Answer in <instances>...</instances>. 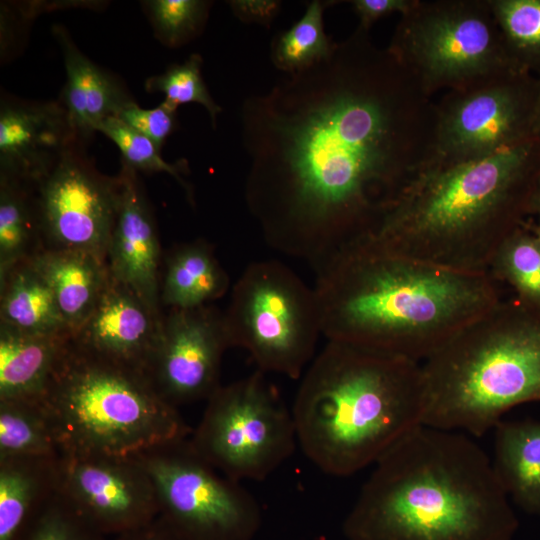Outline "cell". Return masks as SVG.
<instances>
[{"mask_svg":"<svg viewBox=\"0 0 540 540\" xmlns=\"http://www.w3.org/2000/svg\"><path fill=\"white\" fill-rule=\"evenodd\" d=\"M189 442L217 471L239 482L264 480L298 445L292 409L259 370L214 392Z\"/></svg>","mask_w":540,"mask_h":540,"instance_id":"obj_9","label":"cell"},{"mask_svg":"<svg viewBox=\"0 0 540 540\" xmlns=\"http://www.w3.org/2000/svg\"><path fill=\"white\" fill-rule=\"evenodd\" d=\"M529 207H531L537 214L538 223L536 226L540 227V173L535 180Z\"/></svg>","mask_w":540,"mask_h":540,"instance_id":"obj_39","label":"cell"},{"mask_svg":"<svg viewBox=\"0 0 540 540\" xmlns=\"http://www.w3.org/2000/svg\"><path fill=\"white\" fill-rule=\"evenodd\" d=\"M291 409L305 456L325 474L353 475L423 425L421 363L327 341Z\"/></svg>","mask_w":540,"mask_h":540,"instance_id":"obj_5","label":"cell"},{"mask_svg":"<svg viewBox=\"0 0 540 540\" xmlns=\"http://www.w3.org/2000/svg\"><path fill=\"white\" fill-rule=\"evenodd\" d=\"M78 143L61 101L2 100L0 176L34 186Z\"/></svg>","mask_w":540,"mask_h":540,"instance_id":"obj_17","label":"cell"},{"mask_svg":"<svg viewBox=\"0 0 540 540\" xmlns=\"http://www.w3.org/2000/svg\"><path fill=\"white\" fill-rule=\"evenodd\" d=\"M229 5L241 21L258 23L269 27L280 10L281 2L272 0H235L230 1Z\"/></svg>","mask_w":540,"mask_h":540,"instance_id":"obj_37","label":"cell"},{"mask_svg":"<svg viewBox=\"0 0 540 540\" xmlns=\"http://www.w3.org/2000/svg\"><path fill=\"white\" fill-rule=\"evenodd\" d=\"M423 425L483 436L540 401V313L502 298L421 362Z\"/></svg>","mask_w":540,"mask_h":540,"instance_id":"obj_6","label":"cell"},{"mask_svg":"<svg viewBox=\"0 0 540 540\" xmlns=\"http://www.w3.org/2000/svg\"><path fill=\"white\" fill-rule=\"evenodd\" d=\"M492 465L510 500L540 517V420L500 421Z\"/></svg>","mask_w":540,"mask_h":540,"instance_id":"obj_24","label":"cell"},{"mask_svg":"<svg viewBox=\"0 0 540 540\" xmlns=\"http://www.w3.org/2000/svg\"><path fill=\"white\" fill-rule=\"evenodd\" d=\"M60 458L0 460V540H19L58 492Z\"/></svg>","mask_w":540,"mask_h":540,"instance_id":"obj_23","label":"cell"},{"mask_svg":"<svg viewBox=\"0 0 540 540\" xmlns=\"http://www.w3.org/2000/svg\"><path fill=\"white\" fill-rule=\"evenodd\" d=\"M119 204L106 263L112 278L133 291L154 313L160 302L161 248L151 207L137 171L122 164Z\"/></svg>","mask_w":540,"mask_h":540,"instance_id":"obj_16","label":"cell"},{"mask_svg":"<svg viewBox=\"0 0 540 540\" xmlns=\"http://www.w3.org/2000/svg\"><path fill=\"white\" fill-rule=\"evenodd\" d=\"M532 229L534 230V232H535V233L539 236V238H540V227L534 226Z\"/></svg>","mask_w":540,"mask_h":540,"instance_id":"obj_41","label":"cell"},{"mask_svg":"<svg viewBox=\"0 0 540 540\" xmlns=\"http://www.w3.org/2000/svg\"><path fill=\"white\" fill-rule=\"evenodd\" d=\"M201 64L200 55L192 54L183 63L173 64L164 73L149 77L145 81V89L150 93H163V102L175 110L186 103L204 106L215 127L217 114L222 109L209 94L201 74Z\"/></svg>","mask_w":540,"mask_h":540,"instance_id":"obj_32","label":"cell"},{"mask_svg":"<svg viewBox=\"0 0 540 540\" xmlns=\"http://www.w3.org/2000/svg\"><path fill=\"white\" fill-rule=\"evenodd\" d=\"M352 5L360 18V28L366 31L379 18L395 12L405 15L417 3L411 0H355Z\"/></svg>","mask_w":540,"mask_h":540,"instance_id":"obj_36","label":"cell"},{"mask_svg":"<svg viewBox=\"0 0 540 540\" xmlns=\"http://www.w3.org/2000/svg\"><path fill=\"white\" fill-rule=\"evenodd\" d=\"M116 116L130 128L150 139L160 150L177 124L176 110L165 102L152 109H143L131 100Z\"/></svg>","mask_w":540,"mask_h":540,"instance_id":"obj_35","label":"cell"},{"mask_svg":"<svg viewBox=\"0 0 540 540\" xmlns=\"http://www.w3.org/2000/svg\"><path fill=\"white\" fill-rule=\"evenodd\" d=\"M404 68L359 28L244 101V196L270 247L315 269L375 229L414 166Z\"/></svg>","mask_w":540,"mask_h":540,"instance_id":"obj_1","label":"cell"},{"mask_svg":"<svg viewBox=\"0 0 540 540\" xmlns=\"http://www.w3.org/2000/svg\"><path fill=\"white\" fill-rule=\"evenodd\" d=\"M325 4L319 0L310 2L304 15L288 30L276 35L271 45V60L275 67L286 74L304 70L332 51L324 31L323 11Z\"/></svg>","mask_w":540,"mask_h":540,"instance_id":"obj_29","label":"cell"},{"mask_svg":"<svg viewBox=\"0 0 540 540\" xmlns=\"http://www.w3.org/2000/svg\"><path fill=\"white\" fill-rule=\"evenodd\" d=\"M119 540H183L161 518L149 525L120 536Z\"/></svg>","mask_w":540,"mask_h":540,"instance_id":"obj_38","label":"cell"},{"mask_svg":"<svg viewBox=\"0 0 540 540\" xmlns=\"http://www.w3.org/2000/svg\"><path fill=\"white\" fill-rule=\"evenodd\" d=\"M147 7L156 36L164 45L180 46L203 26L210 2L199 0H151Z\"/></svg>","mask_w":540,"mask_h":540,"instance_id":"obj_33","label":"cell"},{"mask_svg":"<svg viewBox=\"0 0 540 540\" xmlns=\"http://www.w3.org/2000/svg\"><path fill=\"white\" fill-rule=\"evenodd\" d=\"M488 4L515 68L540 66V0H493Z\"/></svg>","mask_w":540,"mask_h":540,"instance_id":"obj_30","label":"cell"},{"mask_svg":"<svg viewBox=\"0 0 540 540\" xmlns=\"http://www.w3.org/2000/svg\"><path fill=\"white\" fill-rule=\"evenodd\" d=\"M162 317L110 275L96 306L72 333V341L90 353L145 373Z\"/></svg>","mask_w":540,"mask_h":540,"instance_id":"obj_18","label":"cell"},{"mask_svg":"<svg viewBox=\"0 0 540 540\" xmlns=\"http://www.w3.org/2000/svg\"><path fill=\"white\" fill-rule=\"evenodd\" d=\"M119 148L123 163L135 171L164 172L174 177L192 199V187L184 179L187 174V163L179 161L169 163L160 154V149L147 137L136 132L117 116H110L97 127Z\"/></svg>","mask_w":540,"mask_h":540,"instance_id":"obj_31","label":"cell"},{"mask_svg":"<svg viewBox=\"0 0 540 540\" xmlns=\"http://www.w3.org/2000/svg\"><path fill=\"white\" fill-rule=\"evenodd\" d=\"M510 501L469 435L420 425L374 464L342 531L347 540H512Z\"/></svg>","mask_w":540,"mask_h":540,"instance_id":"obj_3","label":"cell"},{"mask_svg":"<svg viewBox=\"0 0 540 540\" xmlns=\"http://www.w3.org/2000/svg\"><path fill=\"white\" fill-rule=\"evenodd\" d=\"M135 457L153 481L158 517L183 540H253L260 530L256 498L204 460L189 438Z\"/></svg>","mask_w":540,"mask_h":540,"instance_id":"obj_10","label":"cell"},{"mask_svg":"<svg viewBox=\"0 0 540 540\" xmlns=\"http://www.w3.org/2000/svg\"><path fill=\"white\" fill-rule=\"evenodd\" d=\"M488 272L508 285L518 303L540 313V238L520 226L500 246Z\"/></svg>","mask_w":540,"mask_h":540,"instance_id":"obj_28","label":"cell"},{"mask_svg":"<svg viewBox=\"0 0 540 540\" xmlns=\"http://www.w3.org/2000/svg\"><path fill=\"white\" fill-rule=\"evenodd\" d=\"M53 32L62 50L67 79L60 101L76 138L84 144L103 120L116 116L132 99L114 77L78 49L62 26H54Z\"/></svg>","mask_w":540,"mask_h":540,"instance_id":"obj_19","label":"cell"},{"mask_svg":"<svg viewBox=\"0 0 540 540\" xmlns=\"http://www.w3.org/2000/svg\"><path fill=\"white\" fill-rule=\"evenodd\" d=\"M230 278L203 239L175 246L167 254L160 278L161 306L191 309L211 305L229 290Z\"/></svg>","mask_w":540,"mask_h":540,"instance_id":"obj_22","label":"cell"},{"mask_svg":"<svg viewBox=\"0 0 540 540\" xmlns=\"http://www.w3.org/2000/svg\"><path fill=\"white\" fill-rule=\"evenodd\" d=\"M533 150L531 139L479 159L421 160L367 236L413 259L488 272L500 246L521 226L522 209L530 206Z\"/></svg>","mask_w":540,"mask_h":540,"instance_id":"obj_4","label":"cell"},{"mask_svg":"<svg viewBox=\"0 0 540 540\" xmlns=\"http://www.w3.org/2000/svg\"><path fill=\"white\" fill-rule=\"evenodd\" d=\"M0 324L30 335L72 333L31 261L17 265L0 280Z\"/></svg>","mask_w":540,"mask_h":540,"instance_id":"obj_25","label":"cell"},{"mask_svg":"<svg viewBox=\"0 0 540 540\" xmlns=\"http://www.w3.org/2000/svg\"><path fill=\"white\" fill-rule=\"evenodd\" d=\"M43 248L33 186L0 176V280Z\"/></svg>","mask_w":540,"mask_h":540,"instance_id":"obj_26","label":"cell"},{"mask_svg":"<svg viewBox=\"0 0 540 540\" xmlns=\"http://www.w3.org/2000/svg\"><path fill=\"white\" fill-rule=\"evenodd\" d=\"M228 348L224 311L212 304L168 309L145 374L156 392L177 408L207 401L222 385L221 363Z\"/></svg>","mask_w":540,"mask_h":540,"instance_id":"obj_13","label":"cell"},{"mask_svg":"<svg viewBox=\"0 0 540 540\" xmlns=\"http://www.w3.org/2000/svg\"><path fill=\"white\" fill-rule=\"evenodd\" d=\"M61 456L52 420L40 399L0 400V460Z\"/></svg>","mask_w":540,"mask_h":540,"instance_id":"obj_27","label":"cell"},{"mask_svg":"<svg viewBox=\"0 0 540 540\" xmlns=\"http://www.w3.org/2000/svg\"><path fill=\"white\" fill-rule=\"evenodd\" d=\"M533 125L536 132H540V86L536 93L533 105Z\"/></svg>","mask_w":540,"mask_h":540,"instance_id":"obj_40","label":"cell"},{"mask_svg":"<svg viewBox=\"0 0 540 540\" xmlns=\"http://www.w3.org/2000/svg\"><path fill=\"white\" fill-rule=\"evenodd\" d=\"M58 490L104 536L126 535L159 516L153 481L136 457L61 456Z\"/></svg>","mask_w":540,"mask_h":540,"instance_id":"obj_14","label":"cell"},{"mask_svg":"<svg viewBox=\"0 0 540 540\" xmlns=\"http://www.w3.org/2000/svg\"><path fill=\"white\" fill-rule=\"evenodd\" d=\"M71 336L30 335L0 324V400L40 399Z\"/></svg>","mask_w":540,"mask_h":540,"instance_id":"obj_21","label":"cell"},{"mask_svg":"<svg viewBox=\"0 0 540 540\" xmlns=\"http://www.w3.org/2000/svg\"><path fill=\"white\" fill-rule=\"evenodd\" d=\"M40 400L62 456L135 457L192 432L144 372L88 352L72 336Z\"/></svg>","mask_w":540,"mask_h":540,"instance_id":"obj_7","label":"cell"},{"mask_svg":"<svg viewBox=\"0 0 540 540\" xmlns=\"http://www.w3.org/2000/svg\"><path fill=\"white\" fill-rule=\"evenodd\" d=\"M322 334L421 363L502 298L489 272L427 263L362 237L314 269Z\"/></svg>","mask_w":540,"mask_h":540,"instance_id":"obj_2","label":"cell"},{"mask_svg":"<svg viewBox=\"0 0 540 540\" xmlns=\"http://www.w3.org/2000/svg\"><path fill=\"white\" fill-rule=\"evenodd\" d=\"M405 18L390 51L429 87L515 68L488 2L417 4Z\"/></svg>","mask_w":540,"mask_h":540,"instance_id":"obj_11","label":"cell"},{"mask_svg":"<svg viewBox=\"0 0 540 540\" xmlns=\"http://www.w3.org/2000/svg\"><path fill=\"white\" fill-rule=\"evenodd\" d=\"M19 540H104L58 492L33 518Z\"/></svg>","mask_w":540,"mask_h":540,"instance_id":"obj_34","label":"cell"},{"mask_svg":"<svg viewBox=\"0 0 540 540\" xmlns=\"http://www.w3.org/2000/svg\"><path fill=\"white\" fill-rule=\"evenodd\" d=\"M73 333L88 318L109 280L107 263L86 252L44 247L31 260Z\"/></svg>","mask_w":540,"mask_h":540,"instance_id":"obj_20","label":"cell"},{"mask_svg":"<svg viewBox=\"0 0 540 540\" xmlns=\"http://www.w3.org/2000/svg\"><path fill=\"white\" fill-rule=\"evenodd\" d=\"M83 144L69 148L33 186L44 247L89 253L106 262L120 181L96 170Z\"/></svg>","mask_w":540,"mask_h":540,"instance_id":"obj_12","label":"cell"},{"mask_svg":"<svg viewBox=\"0 0 540 540\" xmlns=\"http://www.w3.org/2000/svg\"><path fill=\"white\" fill-rule=\"evenodd\" d=\"M534 100L518 84H491L450 104L436 131V158L464 161L487 157L531 140Z\"/></svg>","mask_w":540,"mask_h":540,"instance_id":"obj_15","label":"cell"},{"mask_svg":"<svg viewBox=\"0 0 540 540\" xmlns=\"http://www.w3.org/2000/svg\"><path fill=\"white\" fill-rule=\"evenodd\" d=\"M224 320L231 348L247 351L257 370L295 380L315 358L323 335L314 287L277 260L245 268L232 287Z\"/></svg>","mask_w":540,"mask_h":540,"instance_id":"obj_8","label":"cell"}]
</instances>
